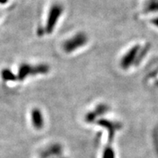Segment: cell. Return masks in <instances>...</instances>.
Listing matches in <instances>:
<instances>
[{
	"label": "cell",
	"mask_w": 158,
	"mask_h": 158,
	"mask_svg": "<svg viewBox=\"0 0 158 158\" xmlns=\"http://www.w3.org/2000/svg\"><path fill=\"white\" fill-rule=\"evenodd\" d=\"M49 66L45 64H40L36 65H31L29 64L23 63L19 66L17 79L19 81H23L28 76L37 74H45L49 72Z\"/></svg>",
	"instance_id": "6da1fadb"
},
{
	"label": "cell",
	"mask_w": 158,
	"mask_h": 158,
	"mask_svg": "<svg viewBox=\"0 0 158 158\" xmlns=\"http://www.w3.org/2000/svg\"><path fill=\"white\" fill-rule=\"evenodd\" d=\"M87 35L83 32H79L63 43V50L66 53H70L74 52L77 48L83 47L87 43Z\"/></svg>",
	"instance_id": "7a4b0ae2"
},
{
	"label": "cell",
	"mask_w": 158,
	"mask_h": 158,
	"mask_svg": "<svg viewBox=\"0 0 158 158\" xmlns=\"http://www.w3.org/2000/svg\"><path fill=\"white\" fill-rule=\"evenodd\" d=\"M63 12V7L61 5L55 3L51 6L48 12V19L46 22L45 33L51 34L54 30L58 19Z\"/></svg>",
	"instance_id": "3957f363"
},
{
	"label": "cell",
	"mask_w": 158,
	"mask_h": 158,
	"mask_svg": "<svg viewBox=\"0 0 158 158\" xmlns=\"http://www.w3.org/2000/svg\"><path fill=\"white\" fill-rule=\"evenodd\" d=\"M139 50V45H138V44L133 46L131 49H129L128 52L123 56V58L121 59L120 65L121 67H122V69H128L131 64L135 62V60H136V57H137Z\"/></svg>",
	"instance_id": "277c9868"
},
{
	"label": "cell",
	"mask_w": 158,
	"mask_h": 158,
	"mask_svg": "<svg viewBox=\"0 0 158 158\" xmlns=\"http://www.w3.org/2000/svg\"><path fill=\"white\" fill-rule=\"evenodd\" d=\"M96 123L101 127H103L106 128L108 131V142L111 143L114 137V134L115 131L119 130L121 128V124L119 123H114L112 121L107 120V119H104V118H100L98 119Z\"/></svg>",
	"instance_id": "5b68a950"
},
{
	"label": "cell",
	"mask_w": 158,
	"mask_h": 158,
	"mask_svg": "<svg viewBox=\"0 0 158 158\" xmlns=\"http://www.w3.org/2000/svg\"><path fill=\"white\" fill-rule=\"evenodd\" d=\"M109 106L106 104H99L96 106V108L94 110L89 111V113L86 114L85 117V120L86 121V123H93L96 119V118L98 116H100L102 114H105L108 111Z\"/></svg>",
	"instance_id": "8992f818"
},
{
	"label": "cell",
	"mask_w": 158,
	"mask_h": 158,
	"mask_svg": "<svg viewBox=\"0 0 158 158\" xmlns=\"http://www.w3.org/2000/svg\"><path fill=\"white\" fill-rule=\"evenodd\" d=\"M31 123L36 130H40L44 127V118L41 110L39 108H33L31 112Z\"/></svg>",
	"instance_id": "52a82bcc"
},
{
	"label": "cell",
	"mask_w": 158,
	"mask_h": 158,
	"mask_svg": "<svg viewBox=\"0 0 158 158\" xmlns=\"http://www.w3.org/2000/svg\"><path fill=\"white\" fill-rule=\"evenodd\" d=\"M62 152V148L61 146L58 143H54L52 145L48 146V148L44 149L43 152H41L40 156L42 158H47L52 155H59Z\"/></svg>",
	"instance_id": "ba28073f"
},
{
	"label": "cell",
	"mask_w": 158,
	"mask_h": 158,
	"mask_svg": "<svg viewBox=\"0 0 158 158\" xmlns=\"http://www.w3.org/2000/svg\"><path fill=\"white\" fill-rule=\"evenodd\" d=\"M1 77L5 81H15L17 76H15L9 69H3L1 71Z\"/></svg>",
	"instance_id": "9c48e42d"
},
{
	"label": "cell",
	"mask_w": 158,
	"mask_h": 158,
	"mask_svg": "<svg viewBox=\"0 0 158 158\" xmlns=\"http://www.w3.org/2000/svg\"><path fill=\"white\" fill-rule=\"evenodd\" d=\"M114 150L111 147L107 146L105 148L103 152V157L102 158H114Z\"/></svg>",
	"instance_id": "30bf717a"
},
{
	"label": "cell",
	"mask_w": 158,
	"mask_h": 158,
	"mask_svg": "<svg viewBox=\"0 0 158 158\" xmlns=\"http://www.w3.org/2000/svg\"><path fill=\"white\" fill-rule=\"evenodd\" d=\"M7 0H0V3H6Z\"/></svg>",
	"instance_id": "8fae6325"
}]
</instances>
